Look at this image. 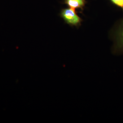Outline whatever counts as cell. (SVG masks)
I'll return each instance as SVG.
<instances>
[{
	"instance_id": "cell-1",
	"label": "cell",
	"mask_w": 123,
	"mask_h": 123,
	"mask_svg": "<svg viewBox=\"0 0 123 123\" xmlns=\"http://www.w3.org/2000/svg\"><path fill=\"white\" fill-rule=\"evenodd\" d=\"M109 37L113 43L112 53L116 55H123V17L115 22L111 27Z\"/></svg>"
},
{
	"instance_id": "cell-2",
	"label": "cell",
	"mask_w": 123,
	"mask_h": 123,
	"mask_svg": "<svg viewBox=\"0 0 123 123\" xmlns=\"http://www.w3.org/2000/svg\"><path fill=\"white\" fill-rule=\"evenodd\" d=\"M59 16L66 24L77 28L81 26L83 22V19L78 14L76 10L70 7L61 9Z\"/></svg>"
},
{
	"instance_id": "cell-3",
	"label": "cell",
	"mask_w": 123,
	"mask_h": 123,
	"mask_svg": "<svg viewBox=\"0 0 123 123\" xmlns=\"http://www.w3.org/2000/svg\"><path fill=\"white\" fill-rule=\"evenodd\" d=\"M63 3L68 7L83 12L88 1L86 0H63Z\"/></svg>"
},
{
	"instance_id": "cell-4",
	"label": "cell",
	"mask_w": 123,
	"mask_h": 123,
	"mask_svg": "<svg viewBox=\"0 0 123 123\" xmlns=\"http://www.w3.org/2000/svg\"><path fill=\"white\" fill-rule=\"evenodd\" d=\"M110 2L116 7L121 9L123 12V0H109Z\"/></svg>"
}]
</instances>
